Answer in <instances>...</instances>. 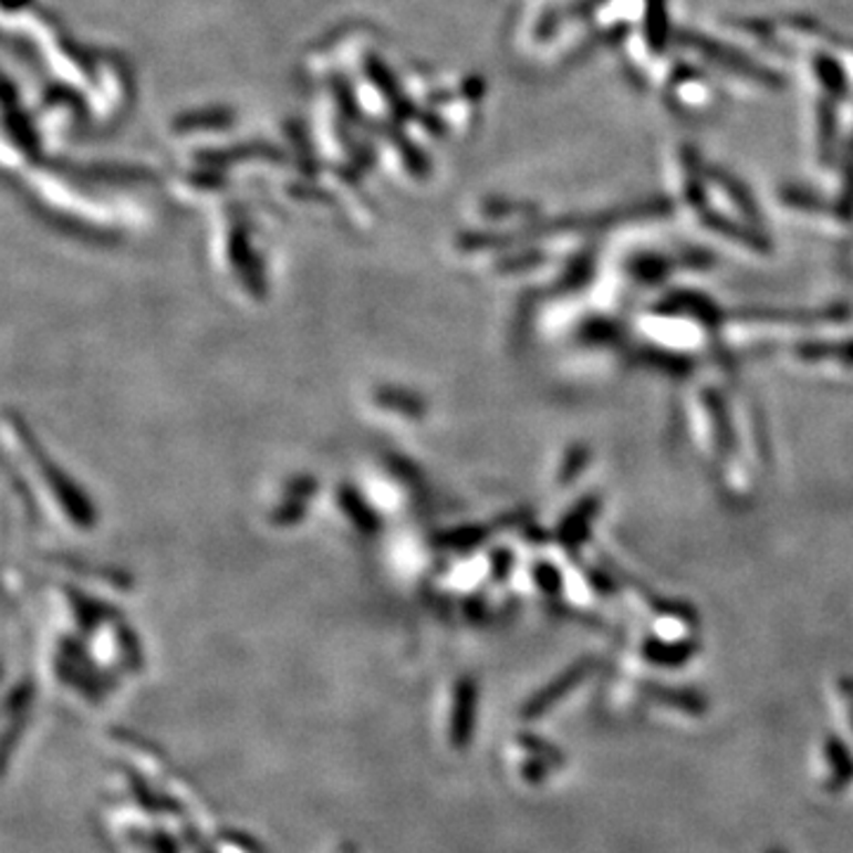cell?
I'll return each instance as SVG.
<instances>
[{"instance_id": "1", "label": "cell", "mask_w": 853, "mask_h": 853, "mask_svg": "<svg viewBox=\"0 0 853 853\" xmlns=\"http://www.w3.org/2000/svg\"><path fill=\"white\" fill-rule=\"evenodd\" d=\"M472 707H475V695H472L470 685L465 683L458 693V714H454V745L456 747L467 745V735H470V726H472V721H467V718H472Z\"/></svg>"}]
</instances>
